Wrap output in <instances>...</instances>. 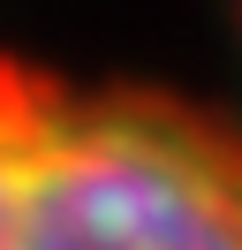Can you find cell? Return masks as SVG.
<instances>
[{
	"label": "cell",
	"mask_w": 242,
	"mask_h": 250,
	"mask_svg": "<svg viewBox=\"0 0 242 250\" xmlns=\"http://www.w3.org/2000/svg\"><path fill=\"white\" fill-rule=\"evenodd\" d=\"M0 250H242V122L0 53Z\"/></svg>",
	"instance_id": "obj_1"
}]
</instances>
